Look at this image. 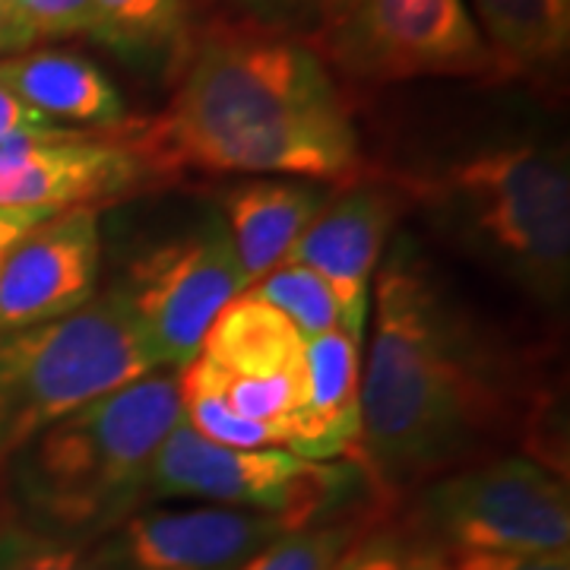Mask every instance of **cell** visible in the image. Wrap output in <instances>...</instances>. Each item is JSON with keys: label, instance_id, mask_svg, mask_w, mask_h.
I'll use <instances>...</instances> for the list:
<instances>
[{"label": "cell", "instance_id": "6da1fadb", "mask_svg": "<svg viewBox=\"0 0 570 570\" xmlns=\"http://www.w3.org/2000/svg\"><path fill=\"white\" fill-rule=\"evenodd\" d=\"M146 171L348 175L358 142L321 55L266 22L209 26L181 80L130 146Z\"/></svg>", "mask_w": 570, "mask_h": 570}, {"label": "cell", "instance_id": "7a4b0ae2", "mask_svg": "<svg viewBox=\"0 0 570 570\" xmlns=\"http://www.w3.org/2000/svg\"><path fill=\"white\" fill-rule=\"evenodd\" d=\"M510 381L482 333L400 242L377 285V326L362 377L355 456L403 491L463 463L510 425Z\"/></svg>", "mask_w": 570, "mask_h": 570}, {"label": "cell", "instance_id": "3957f363", "mask_svg": "<svg viewBox=\"0 0 570 570\" xmlns=\"http://www.w3.org/2000/svg\"><path fill=\"white\" fill-rule=\"evenodd\" d=\"M181 419L178 374L159 367L45 428L17 469L32 527L73 542L118 527L146 498L153 456Z\"/></svg>", "mask_w": 570, "mask_h": 570}, {"label": "cell", "instance_id": "277c9868", "mask_svg": "<svg viewBox=\"0 0 570 570\" xmlns=\"http://www.w3.org/2000/svg\"><path fill=\"white\" fill-rule=\"evenodd\" d=\"M441 225L475 261L542 305L570 283V171L561 153L504 146L453 165L425 187Z\"/></svg>", "mask_w": 570, "mask_h": 570}, {"label": "cell", "instance_id": "5b68a950", "mask_svg": "<svg viewBox=\"0 0 570 570\" xmlns=\"http://www.w3.org/2000/svg\"><path fill=\"white\" fill-rule=\"evenodd\" d=\"M159 371L124 288L58 321L0 333V460L48 425Z\"/></svg>", "mask_w": 570, "mask_h": 570}, {"label": "cell", "instance_id": "8992f818", "mask_svg": "<svg viewBox=\"0 0 570 570\" xmlns=\"http://www.w3.org/2000/svg\"><path fill=\"white\" fill-rule=\"evenodd\" d=\"M314 51L362 82L504 73L463 0H317Z\"/></svg>", "mask_w": 570, "mask_h": 570}, {"label": "cell", "instance_id": "52a82bcc", "mask_svg": "<svg viewBox=\"0 0 570 570\" xmlns=\"http://www.w3.org/2000/svg\"><path fill=\"white\" fill-rule=\"evenodd\" d=\"M422 535L448 554L568 551L564 482L523 456L469 466L434 482L419 508Z\"/></svg>", "mask_w": 570, "mask_h": 570}, {"label": "cell", "instance_id": "ba28073f", "mask_svg": "<svg viewBox=\"0 0 570 570\" xmlns=\"http://www.w3.org/2000/svg\"><path fill=\"white\" fill-rule=\"evenodd\" d=\"M355 479V469L314 463L285 448L213 444L181 419L153 456L146 498H197L276 513L292 527H307L324 517Z\"/></svg>", "mask_w": 570, "mask_h": 570}, {"label": "cell", "instance_id": "9c48e42d", "mask_svg": "<svg viewBox=\"0 0 570 570\" xmlns=\"http://www.w3.org/2000/svg\"><path fill=\"white\" fill-rule=\"evenodd\" d=\"M156 367H184L216 314L245 292L238 257L219 219L149 250L121 285Z\"/></svg>", "mask_w": 570, "mask_h": 570}, {"label": "cell", "instance_id": "30bf717a", "mask_svg": "<svg viewBox=\"0 0 570 570\" xmlns=\"http://www.w3.org/2000/svg\"><path fill=\"white\" fill-rule=\"evenodd\" d=\"M285 517L242 508L137 510L89 551L99 570H242L283 532Z\"/></svg>", "mask_w": 570, "mask_h": 570}, {"label": "cell", "instance_id": "8fae6325", "mask_svg": "<svg viewBox=\"0 0 570 570\" xmlns=\"http://www.w3.org/2000/svg\"><path fill=\"white\" fill-rule=\"evenodd\" d=\"M146 175L127 142L58 127L0 142V206L70 209L118 197Z\"/></svg>", "mask_w": 570, "mask_h": 570}, {"label": "cell", "instance_id": "7c38bea8", "mask_svg": "<svg viewBox=\"0 0 570 570\" xmlns=\"http://www.w3.org/2000/svg\"><path fill=\"white\" fill-rule=\"evenodd\" d=\"M99 219L70 206L22 235L0 264V333L58 321L96 295Z\"/></svg>", "mask_w": 570, "mask_h": 570}, {"label": "cell", "instance_id": "4fadbf2b", "mask_svg": "<svg viewBox=\"0 0 570 570\" xmlns=\"http://www.w3.org/2000/svg\"><path fill=\"white\" fill-rule=\"evenodd\" d=\"M396 197L371 184H352L348 190L324 200L302 238L292 245L285 264L314 269L343 311V326L362 336L367 307V283L374 276L384 238L396 223Z\"/></svg>", "mask_w": 570, "mask_h": 570}, {"label": "cell", "instance_id": "5bb4252c", "mask_svg": "<svg viewBox=\"0 0 570 570\" xmlns=\"http://www.w3.org/2000/svg\"><path fill=\"white\" fill-rule=\"evenodd\" d=\"M362 336L333 326L305 340V409L285 450L314 463L348 456L362 434Z\"/></svg>", "mask_w": 570, "mask_h": 570}, {"label": "cell", "instance_id": "9a60e30c", "mask_svg": "<svg viewBox=\"0 0 570 570\" xmlns=\"http://www.w3.org/2000/svg\"><path fill=\"white\" fill-rule=\"evenodd\" d=\"M0 82L55 127H118L124 121L115 82L73 51H22L3 58Z\"/></svg>", "mask_w": 570, "mask_h": 570}, {"label": "cell", "instance_id": "2e32d148", "mask_svg": "<svg viewBox=\"0 0 570 570\" xmlns=\"http://www.w3.org/2000/svg\"><path fill=\"white\" fill-rule=\"evenodd\" d=\"M321 204L324 194L317 187L283 181L245 184L225 197V228L235 247L245 288L285 264L288 250L302 238Z\"/></svg>", "mask_w": 570, "mask_h": 570}, {"label": "cell", "instance_id": "e0dca14e", "mask_svg": "<svg viewBox=\"0 0 570 570\" xmlns=\"http://www.w3.org/2000/svg\"><path fill=\"white\" fill-rule=\"evenodd\" d=\"M228 377H264L305 367V340L283 311L254 292L235 295L206 330L200 352Z\"/></svg>", "mask_w": 570, "mask_h": 570}, {"label": "cell", "instance_id": "ac0fdd59", "mask_svg": "<svg viewBox=\"0 0 570 570\" xmlns=\"http://www.w3.org/2000/svg\"><path fill=\"white\" fill-rule=\"evenodd\" d=\"M504 73L542 70L570 48V0H475Z\"/></svg>", "mask_w": 570, "mask_h": 570}, {"label": "cell", "instance_id": "d6986e66", "mask_svg": "<svg viewBox=\"0 0 570 570\" xmlns=\"http://www.w3.org/2000/svg\"><path fill=\"white\" fill-rule=\"evenodd\" d=\"M245 292H254L257 298H264L266 305L283 311L292 326L302 333V340L321 336L333 326H343V311H340L333 288L307 266L279 264L276 269H269L261 283H254Z\"/></svg>", "mask_w": 570, "mask_h": 570}, {"label": "cell", "instance_id": "ffe728a7", "mask_svg": "<svg viewBox=\"0 0 570 570\" xmlns=\"http://www.w3.org/2000/svg\"><path fill=\"white\" fill-rule=\"evenodd\" d=\"M365 532V520H314L273 539L242 570H336Z\"/></svg>", "mask_w": 570, "mask_h": 570}, {"label": "cell", "instance_id": "44dd1931", "mask_svg": "<svg viewBox=\"0 0 570 570\" xmlns=\"http://www.w3.org/2000/svg\"><path fill=\"white\" fill-rule=\"evenodd\" d=\"M336 570H453L450 554L422 532L367 530Z\"/></svg>", "mask_w": 570, "mask_h": 570}, {"label": "cell", "instance_id": "7402d4cb", "mask_svg": "<svg viewBox=\"0 0 570 570\" xmlns=\"http://www.w3.org/2000/svg\"><path fill=\"white\" fill-rule=\"evenodd\" d=\"M0 570H99L80 542L36 527L0 530Z\"/></svg>", "mask_w": 570, "mask_h": 570}, {"label": "cell", "instance_id": "603a6c76", "mask_svg": "<svg viewBox=\"0 0 570 570\" xmlns=\"http://www.w3.org/2000/svg\"><path fill=\"white\" fill-rule=\"evenodd\" d=\"M102 36L108 45H156L178 20V0H99Z\"/></svg>", "mask_w": 570, "mask_h": 570}, {"label": "cell", "instance_id": "cb8c5ba5", "mask_svg": "<svg viewBox=\"0 0 570 570\" xmlns=\"http://www.w3.org/2000/svg\"><path fill=\"white\" fill-rule=\"evenodd\" d=\"M29 32L39 39H70V36H102L99 0H10Z\"/></svg>", "mask_w": 570, "mask_h": 570}, {"label": "cell", "instance_id": "d4e9b609", "mask_svg": "<svg viewBox=\"0 0 570 570\" xmlns=\"http://www.w3.org/2000/svg\"><path fill=\"white\" fill-rule=\"evenodd\" d=\"M453 570H570L568 551L551 554H450Z\"/></svg>", "mask_w": 570, "mask_h": 570}, {"label": "cell", "instance_id": "484cf974", "mask_svg": "<svg viewBox=\"0 0 570 570\" xmlns=\"http://www.w3.org/2000/svg\"><path fill=\"white\" fill-rule=\"evenodd\" d=\"M41 130H58L51 121H45L39 111L20 102L3 82H0V140L17 137V134H41ZM73 130V127H70Z\"/></svg>", "mask_w": 570, "mask_h": 570}, {"label": "cell", "instance_id": "4316f807", "mask_svg": "<svg viewBox=\"0 0 570 570\" xmlns=\"http://www.w3.org/2000/svg\"><path fill=\"white\" fill-rule=\"evenodd\" d=\"M55 209H22V206H0V264L7 261V254L20 242L22 235H29L32 228L45 219H51Z\"/></svg>", "mask_w": 570, "mask_h": 570}, {"label": "cell", "instance_id": "83f0119b", "mask_svg": "<svg viewBox=\"0 0 570 570\" xmlns=\"http://www.w3.org/2000/svg\"><path fill=\"white\" fill-rule=\"evenodd\" d=\"M232 3L247 10L254 22H266V26H279V22L317 10V0H232Z\"/></svg>", "mask_w": 570, "mask_h": 570}, {"label": "cell", "instance_id": "f1b7e54d", "mask_svg": "<svg viewBox=\"0 0 570 570\" xmlns=\"http://www.w3.org/2000/svg\"><path fill=\"white\" fill-rule=\"evenodd\" d=\"M32 45H36V36L29 32V26L17 17L10 0H0V61L29 51Z\"/></svg>", "mask_w": 570, "mask_h": 570}]
</instances>
